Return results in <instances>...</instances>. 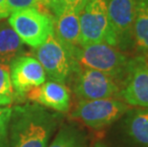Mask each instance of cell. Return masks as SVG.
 <instances>
[{"label":"cell","instance_id":"1","mask_svg":"<svg viewBox=\"0 0 148 147\" xmlns=\"http://www.w3.org/2000/svg\"><path fill=\"white\" fill-rule=\"evenodd\" d=\"M56 120L37 106L26 105L14 110L9 124L10 147H46Z\"/></svg>","mask_w":148,"mask_h":147},{"label":"cell","instance_id":"16","mask_svg":"<svg viewBox=\"0 0 148 147\" xmlns=\"http://www.w3.org/2000/svg\"><path fill=\"white\" fill-rule=\"evenodd\" d=\"M48 147H83V139L77 130L71 127H64Z\"/></svg>","mask_w":148,"mask_h":147},{"label":"cell","instance_id":"14","mask_svg":"<svg viewBox=\"0 0 148 147\" xmlns=\"http://www.w3.org/2000/svg\"><path fill=\"white\" fill-rule=\"evenodd\" d=\"M133 43L138 55L148 57V0H136Z\"/></svg>","mask_w":148,"mask_h":147},{"label":"cell","instance_id":"5","mask_svg":"<svg viewBox=\"0 0 148 147\" xmlns=\"http://www.w3.org/2000/svg\"><path fill=\"white\" fill-rule=\"evenodd\" d=\"M129 110L128 104L116 98L80 101L71 113V118L99 130L114 123Z\"/></svg>","mask_w":148,"mask_h":147},{"label":"cell","instance_id":"12","mask_svg":"<svg viewBox=\"0 0 148 147\" xmlns=\"http://www.w3.org/2000/svg\"><path fill=\"white\" fill-rule=\"evenodd\" d=\"M53 36L72 52L79 46V14L63 10L53 18Z\"/></svg>","mask_w":148,"mask_h":147},{"label":"cell","instance_id":"4","mask_svg":"<svg viewBox=\"0 0 148 147\" xmlns=\"http://www.w3.org/2000/svg\"><path fill=\"white\" fill-rule=\"evenodd\" d=\"M9 23L22 42L37 48L53 34V17L37 9L29 8L9 15Z\"/></svg>","mask_w":148,"mask_h":147},{"label":"cell","instance_id":"2","mask_svg":"<svg viewBox=\"0 0 148 147\" xmlns=\"http://www.w3.org/2000/svg\"><path fill=\"white\" fill-rule=\"evenodd\" d=\"M73 55L80 67L94 69L105 73L122 82L130 61L121 50L106 43L77 46Z\"/></svg>","mask_w":148,"mask_h":147},{"label":"cell","instance_id":"15","mask_svg":"<svg viewBox=\"0 0 148 147\" xmlns=\"http://www.w3.org/2000/svg\"><path fill=\"white\" fill-rule=\"evenodd\" d=\"M23 52V42L10 23H0V65L10 64Z\"/></svg>","mask_w":148,"mask_h":147},{"label":"cell","instance_id":"22","mask_svg":"<svg viewBox=\"0 0 148 147\" xmlns=\"http://www.w3.org/2000/svg\"><path fill=\"white\" fill-rule=\"evenodd\" d=\"M56 1V0H47V2H48V6H49V10H50V7Z\"/></svg>","mask_w":148,"mask_h":147},{"label":"cell","instance_id":"9","mask_svg":"<svg viewBox=\"0 0 148 147\" xmlns=\"http://www.w3.org/2000/svg\"><path fill=\"white\" fill-rule=\"evenodd\" d=\"M136 0H107V12L116 48L126 51L134 47L133 26Z\"/></svg>","mask_w":148,"mask_h":147},{"label":"cell","instance_id":"21","mask_svg":"<svg viewBox=\"0 0 148 147\" xmlns=\"http://www.w3.org/2000/svg\"><path fill=\"white\" fill-rule=\"evenodd\" d=\"M5 4L6 0H0V19L8 17V15L5 12Z\"/></svg>","mask_w":148,"mask_h":147},{"label":"cell","instance_id":"13","mask_svg":"<svg viewBox=\"0 0 148 147\" xmlns=\"http://www.w3.org/2000/svg\"><path fill=\"white\" fill-rule=\"evenodd\" d=\"M124 120V130L131 142L138 147H148V108L129 110Z\"/></svg>","mask_w":148,"mask_h":147},{"label":"cell","instance_id":"23","mask_svg":"<svg viewBox=\"0 0 148 147\" xmlns=\"http://www.w3.org/2000/svg\"><path fill=\"white\" fill-rule=\"evenodd\" d=\"M95 147H105V146L103 145V144H101V143H97V144Z\"/></svg>","mask_w":148,"mask_h":147},{"label":"cell","instance_id":"8","mask_svg":"<svg viewBox=\"0 0 148 147\" xmlns=\"http://www.w3.org/2000/svg\"><path fill=\"white\" fill-rule=\"evenodd\" d=\"M74 91L80 101L114 98L119 96V87L114 77L94 69L80 67L75 74Z\"/></svg>","mask_w":148,"mask_h":147},{"label":"cell","instance_id":"10","mask_svg":"<svg viewBox=\"0 0 148 147\" xmlns=\"http://www.w3.org/2000/svg\"><path fill=\"white\" fill-rule=\"evenodd\" d=\"M10 76L14 95L24 98L33 89L46 80V73L36 58L20 55L10 63Z\"/></svg>","mask_w":148,"mask_h":147},{"label":"cell","instance_id":"18","mask_svg":"<svg viewBox=\"0 0 148 147\" xmlns=\"http://www.w3.org/2000/svg\"><path fill=\"white\" fill-rule=\"evenodd\" d=\"M29 8H34L46 14H50L47 0H6L5 12L8 16L14 12Z\"/></svg>","mask_w":148,"mask_h":147},{"label":"cell","instance_id":"17","mask_svg":"<svg viewBox=\"0 0 148 147\" xmlns=\"http://www.w3.org/2000/svg\"><path fill=\"white\" fill-rule=\"evenodd\" d=\"M14 101L10 68L7 65H0V106L11 105Z\"/></svg>","mask_w":148,"mask_h":147},{"label":"cell","instance_id":"11","mask_svg":"<svg viewBox=\"0 0 148 147\" xmlns=\"http://www.w3.org/2000/svg\"><path fill=\"white\" fill-rule=\"evenodd\" d=\"M27 98L45 107L66 113L71 107V93L64 84L47 81L27 94Z\"/></svg>","mask_w":148,"mask_h":147},{"label":"cell","instance_id":"6","mask_svg":"<svg viewBox=\"0 0 148 147\" xmlns=\"http://www.w3.org/2000/svg\"><path fill=\"white\" fill-rule=\"evenodd\" d=\"M79 46L106 43L116 47L110 29L107 0H88L79 14Z\"/></svg>","mask_w":148,"mask_h":147},{"label":"cell","instance_id":"19","mask_svg":"<svg viewBox=\"0 0 148 147\" xmlns=\"http://www.w3.org/2000/svg\"><path fill=\"white\" fill-rule=\"evenodd\" d=\"M87 2L88 0H56L50 7V10L53 12L55 16L63 10L73 11L80 14L86 6Z\"/></svg>","mask_w":148,"mask_h":147},{"label":"cell","instance_id":"7","mask_svg":"<svg viewBox=\"0 0 148 147\" xmlns=\"http://www.w3.org/2000/svg\"><path fill=\"white\" fill-rule=\"evenodd\" d=\"M119 96L129 106L148 108V60L143 55L130 58Z\"/></svg>","mask_w":148,"mask_h":147},{"label":"cell","instance_id":"20","mask_svg":"<svg viewBox=\"0 0 148 147\" xmlns=\"http://www.w3.org/2000/svg\"><path fill=\"white\" fill-rule=\"evenodd\" d=\"M12 109L0 107V147L8 146V133Z\"/></svg>","mask_w":148,"mask_h":147},{"label":"cell","instance_id":"3","mask_svg":"<svg viewBox=\"0 0 148 147\" xmlns=\"http://www.w3.org/2000/svg\"><path fill=\"white\" fill-rule=\"evenodd\" d=\"M34 53L45 71L46 77L56 82L65 84L80 69L73 52L59 42L53 34Z\"/></svg>","mask_w":148,"mask_h":147}]
</instances>
